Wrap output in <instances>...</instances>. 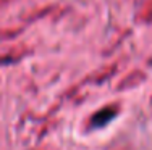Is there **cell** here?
<instances>
[{
	"mask_svg": "<svg viewBox=\"0 0 152 150\" xmlns=\"http://www.w3.org/2000/svg\"><path fill=\"white\" fill-rule=\"evenodd\" d=\"M113 116H115V113L112 112V110H102L100 113H97V115L92 118V124H94V126H102V124H107V121L112 120Z\"/></svg>",
	"mask_w": 152,
	"mask_h": 150,
	"instance_id": "1",
	"label": "cell"
}]
</instances>
